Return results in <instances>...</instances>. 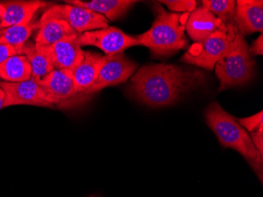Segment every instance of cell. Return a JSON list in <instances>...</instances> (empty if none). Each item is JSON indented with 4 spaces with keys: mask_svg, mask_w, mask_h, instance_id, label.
<instances>
[{
    "mask_svg": "<svg viewBox=\"0 0 263 197\" xmlns=\"http://www.w3.org/2000/svg\"><path fill=\"white\" fill-rule=\"evenodd\" d=\"M103 63L104 56L91 51H85V56L81 63L72 70L75 87L79 94L85 96L84 93L98 78Z\"/></svg>",
    "mask_w": 263,
    "mask_h": 197,
    "instance_id": "2e32d148",
    "label": "cell"
},
{
    "mask_svg": "<svg viewBox=\"0 0 263 197\" xmlns=\"http://www.w3.org/2000/svg\"><path fill=\"white\" fill-rule=\"evenodd\" d=\"M158 3L165 4L172 11L183 12L189 14L196 10L197 5L194 0H163Z\"/></svg>",
    "mask_w": 263,
    "mask_h": 197,
    "instance_id": "7402d4cb",
    "label": "cell"
},
{
    "mask_svg": "<svg viewBox=\"0 0 263 197\" xmlns=\"http://www.w3.org/2000/svg\"><path fill=\"white\" fill-rule=\"evenodd\" d=\"M38 23L32 21L26 23L3 29L0 34V43H5L15 49L17 55H22L24 45L27 42L34 29H37Z\"/></svg>",
    "mask_w": 263,
    "mask_h": 197,
    "instance_id": "ffe728a7",
    "label": "cell"
},
{
    "mask_svg": "<svg viewBox=\"0 0 263 197\" xmlns=\"http://www.w3.org/2000/svg\"><path fill=\"white\" fill-rule=\"evenodd\" d=\"M22 54L26 56L32 69V78L41 80L54 69L50 46H41L28 41Z\"/></svg>",
    "mask_w": 263,
    "mask_h": 197,
    "instance_id": "ac0fdd59",
    "label": "cell"
},
{
    "mask_svg": "<svg viewBox=\"0 0 263 197\" xmlns=\"http://www.w3.org/2000/svg\"><path fill=\"white\" fill-rule=\"evenodd\" d=\"M250 137L260 155L263 157V130L251 133Z\"/></svg>",
    "mask_w": 263,
    "mask_h": 197,
    "instance_id": "d4e9b609",
    "label": "cell"
},
{
    "mask_svg": "<svg viewBox=\"0 0 263 197\" xmlns=\"http://www.w3.org/2000/svg\"><path fill=\"white\" fill-rule=\"evenodd\" d=\"M208 127L215 133L224 148L234 149L241 154L262 182V159L250 135L232 116L218 104L213 103L205 112Z\"/></svg>",
    "mask_w": 263,
    "mask_h": 197,
    "instance_id": "7a4b0ae2",
    "label": "cell"
},
{
    "mask_svg": "<svg viewBox=\"0 0 263 197\" xmlns=\"http://www.w3.org/2000/svg\"><path fill=\"white\" fill-rule=\"evenodd\" d=\"M78 42L81 47L95 46L98 47L106 56L121 54L129 47L141 46L137 38L115 27L84 32L78 37Z\"/></svg>",
    "mask_w": 263,
    "mask_h": 197,
    "instance_id": "ba28073f",
    "label": "cell"
},
{
    "mask_svg": "<svg viewBox=\"0 0 263 197\" xmlns=\"http://www.w3.org/2000/svg\"><path fill=\"white\" fill-rule=\"evenodd\" d=\"M237 121L243 129H246L250 133L263 130L262 112L248 118H239Z\"/></svg>",
    "mask_w": 263,
    "mask_h": 197,
    "instance_id": "603a6c76",
    "label": "cell"
},
{
    "mask_svg": "<svg viewBox=\"0 0 263 197\" xmlns=\"http://www.w3.org/2000/svg\"><path fill=\"white\" fill-rule=\"evenodd\" d=\"M80 34L69 35L50 46L54 69L73 70L85 56L78 42Z\"/></svg>",
    "mask_w": 263,
    "mask_h": 197,
    "instance_id": "8fae6325",
    "label": "cell"
},
{
    "mask_svg": "<svg viewBox=\"0 0 263 197\" xmlns=\"http://www.w3.org/2000/svg\"><path fill=\"white\" fill-rule=\"evenodd\" d=\"M87 197H100V195H97V194H92V195H88Z\"/></svg>",
    "mask_w": 263,
    "mask_h": 197,
    "instance_id": "f1b7e54d",
    "label": "cell"
},
{
    "mask_svg": "<svg viewBox=\"0 0 263 197\" xmlns=\"http://www.w3.org/2000/svg\"><path fill=\"white\" fill-rule=\"evenodd\" d=\"M137 67L138 65L129 60L124 53L104 56V63L98 78L84 94L90 96L106 87L126 82L135 74Z\"/></svg>",
    "mask_w": 263,
    "mask_h": 197,
    "instance_id": "52a82bcc",
    "label": "cell"
},
{
    "mask_svg": "<svg viewBox=\"0 0 263 197\" xmlns=\"http://www.w3.org/2000/svg\"><path fill=\"white\" fill-rule=\"evenodd\" d=\"M155 19L152 28L137 35L141 46L150 49L155 56H170L186 48L184 30L189 13H170L159 3L154 6Z\"/></svg>",
    "mask_w": 263,
    "mask_h": 197,
    "instance_id": "3957f363",
    "label": "cell"
},
{
    "mask_svg": "<svg viewBox=\"0 0 263 197\" xmlns=\"http://www.w3.org/2000/svg\"><path fill=\"white\" fill-rule=\"evenodd\" d=\"M214 67L220 81V92L246 84L252 79L255 61L248 53V44L238 29L228 51Z\"/></svg>",
    "mask_w": 263,
    "mask_h": 197,
    "instance_id": "277c9868",
    "label": "cell"
},
{
    "mask_svg": "<svg viewBox=\"0 0 263 197\" xmlns=\"http://www.w3.org/2000/svg\"><path fill=\"white\" fill-rule=\"evenodd\" d=\"M205 75L199 69L168 64L140 68L130 81L128 92L139 101L152 108L173 104L201 85Z\"/></svg>",
    "mask_w": 263,
    "mask_h": 197,
    "instance_id": "6da1fadb",
    "label": "cell"
},
{
    "mask_svg": "<svg viewBox=\"0 0 263 197\" xmlns=\"http://www.w3.org/2000/svg\"><path fill=\"white\" fill-rule=\"evenodd\" d=\"M4 8L3 7L2 4L0 3V24L2 22L3 17H4Z\"/></svg>",
    "mask_w": 263,
    "mask_h": 197,
    "instance_id": "83f0119b",
    "label": "cell"
},
{
    "mask_svg": "<svg viewBox=\"0 0 263 197\" xmlns=\"http://www.w3.org/2000/svg\"><path fill=\"white\" fill-rule=\"evenodd\" d=\"M78 34L67 22L57 19L46 11L38 22V32L35 38V44L41 46H51L58 41L69 35Z\"/></svg>",
    "mask_w": 263,
    "mask_h": 197,
    "instance_id": "5bb4252c",
    "label": "cell"
},
{
    "mask_svg": "<svg viewBox=\"0 0 263 197\" xmlns=\"http://www.w3.org/2000/svg\"><path fill=\"white\" fill-rule=\"evenodd\" d=\"M3 29H0V34L2 33Z\"/></svg>",
    "mask_w": 263,
    "mask_h": 197,
    "instance_id": "f546056e",
    "label": "cell"
},
{
    "mask_svg": "<svg viewBox=\"0 0 263 197\" xmlns=\"http://www.w3.org/2000/svg\"><path fill=\"white\" fill-rule=\"evenodd\" d=\"M15 49L5 43H0V64L8 58L17 56Z\"/></svg>",
    "mask_w": 263,
    "mask_h": 197,
    "instance_id": "cb8c5ba5",
    "label": "cell"
},
{
    "mask_svg": "<svg viewBox=\"0 0 263 197\" xmlns=\"http://www.w3.org/2000/svg\"><path fill=\"white\" fill-rule=\"evenodd\" d=\"M235 24H224L204 41L195 43L182 57L187 64L212 70L228 51L237 31Z\"/></svg>",
    "mask_w": 263,
    "mask_h": 197,
    "instance_id": "5b68a950",
    "label": "cell"
},
{
    "mask_svg": "<svg viewBox=\"0 0 263 197\" xmlns=\"http://www.w3.org/2000/svg\"><path fill=\"white\" fill-rule=\"evenodd\" d=\"M0 88L6 94V108L14 105L54 108L37 80L31 78L21 82L0 81Z\"/></svg>",
    "mask_w": 263,
    "mask_h": 197,
    "instance_id": "30bf717a",
    "label": "cell"
},
{
    "mask_svg": "<svg viewBox=\"0 0 263 197\" xmlns=\"http://www.w3.org/2000/svg\"><path fill=\"white\" fill-rule=\"evenodd\" d=\"M248 53L251 56H262L263 55V35L262 33L257 38L252 44V47L248 48Z\"/></svg>",
    "mask_w": 263,
    "mask_h": 197,
    "instance_id": "484cf974",
    "label": "cell"
},
{
    "mask_svg": "<svg viewBox=\"0 0 263 197\" xmlns=\"http://www.w3.org/2000/svg\"><path fill=\"white\" fill-rule=\"evenodd\" d=\"M51 15L67 22L78 34L108 27L109 21L101 14L70 4H59L47 10Z\"/></svg>",
    "mask_w": 263,
    "mask_h": 197,
    "instance_id": "9c48e42d",
    "label": "cell"
},
{
    "mask_svg": "<svg viewBox=\"0 0 263 197\" xmlns=\"http://www.w3.org/2000/svg\"><path fill=\"white\" fill-rule=\"evenodd\" d=\"M32 78V69L26 56L17 55L0 64V78L7 82H21Z\"/></svg>",
    "mask_w": 263,
    "mask_h": 197,
    "instance_id": "d6986e66",
    "label": "cell"
},
{
    "mask_svg": "<svg viewBox=\"0 0 263 197\" xmlns=\"http://www.w3.org/2000/svg\"><path fill=\"white\" fill-rule=\"evenodd\" d=\"M224 24L211 11L199 7L189 14L185 29L191 39L197 43L204 41Z\"/></svg>",
    "mask_w": 263,
    "mask_h": 197,
    "instance_id": "4fadbf2b",
    "label": "cell"
},
{
    "mask_svg": "<svg viewBox=\"0 0 263 197\" xmlns=\"http://www.w3.org/2000/svg\"><path fill=\"white\" fill-rule=\"evenodd\" d=\"M38 81L53 106L72 108L85 103L90 98L77 92L72 70L69 69H53Z\"/></svg>",
    "mask_w": 263,
    "mask_h": 197,
    "instance_id": "8992f818",
    "label": "cell"
},
{
    "mask_svg": "<svg viewBox=\"0 0 263 197\" xmlns=\"http://www.w3.org/2000/svg\"><path fill=\"white\" fill-rule=\"evenodd\" d=\"M1 4L4 8V14L0 29L31 22L35 13L47 6L45 2L39 0L6 1Z\"/></svg>",
    "mask_w": 263,
    "mask_h": 197,
    "instance_id": "9a60e30c",
    "label": "cell"
},
{
    "mask_svg": "<svg viewBox=\"0 0 263 197\" xmlns=\"http://www.w3.org/2000/svg\"><path fill=\"white\" fill-rule=\"evenodd\" d=\"M234 24L242 35L263 30V2L255 0L236 1Z\"/></svg>",
    "mask_w": 263,
    "mask_h": 197,
    "instance_id": "7c38bea8",
    "label": "cell"
},
{
    "mask_svg": "<svg viewBox=\"0 0 263 197\" xmlns=\"http://www.w3.org/2000/svg\"><path fill=\"white\" fill-rule=\"evenodd\" d=\"M6 94L5 92L0 88V110L6 108Z\"/></svg>",
    "mask_w": 263,
    "mask_h": 197,
    "instance_id": "4316f807",
    "label": "cell"
},
{
    "mask_svg": "<svg viewBox=\"0 0 263 197\" xmlns=\"http://www.w3.org/2000/svg\"><path fill=\"white\" fill-rule=\"evenodd\" d=\"M202 7L222 21L226 25L234 24L236 1L233 0H203Z\"/></svg>",
    "mask_w": 263,
    "mask_h": 197,
    "instance_id": "44dd1931",
    "label": "cell"
},
{
    "mask_svg": "<svg viewBox=\"0 0 263 197\" xmlns=\"http://www.w3.org/2000/svg\"><path fill=\"white\" fill-rule=\"evenodd\" d=\"M64 3L88 9L104 16L107 20L115 21L126 14L137 1L132 0H93L90 2L80 0H66Z\"/></svg>",
    "mask_w": 263,
    "mask_h": 197,
    "instance_id": "e0dca14e",
    "label": "cell"
}]
</instances>
